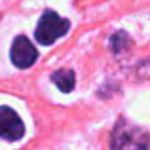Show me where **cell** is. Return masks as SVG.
I'll return each mask as SVG.
<instances>
[{"label": "cell", "mask_w": 150, "mask_h": 150, "mask_svg": "<svg viewBox=\"0 0 150 150\" xmlns=\"http://www.w3.org/2000/svg\"><path fill=\"white\" fill-rule=\"evenodd\" d=\"M10 59L17 69H29L38 59V51L27 36H17L13 40V44H11Z\"/></svg>", "instance_id": "obj_4"}, {"label": "cell", "mask_w": 150, "mask_h": 150, "mask_svg": "<svg viewBox=\"0 0 150 150\" xmlns=\"http://www.w3.org/2000/svg\"><path fill=\"white\" fill-rule=\"evenodd\" d=\"M70 29V21L65 17H61L55 11H44L36 25V30H34V36L40 42L42 46H51L57 38L65 36Z\"/></svg>", "instance_id": "obj_2"}, {"label": "cell", "mask_w": 150, "mask_h": 150, "mask_svg": "<svg viewBox=\"0 0 150 150\" xmlns=\"http://www.w3.org/2000/svg\"><path fill=\"white\" fill-rule=\"evenodd\" d=\"M150 135L144 127L127 120H118L110 137V150H148Z\"/></svg>", "instance_id": "obj_1"}, {"label": "cell", "mask_w": 150, "mask_h": 150, "mask_svg": "<svg viewBox=\"0 0 150 150\" xmlns=\"http://www.w3.org/2000/svg\"><path fill=\"white\" fill-rule=\"evenodd\" d=\"M25 135V125L19 114L10 106H0V139L19 141Z\"/></svg>", "instance_id": "obj_3"}, {"label": "cell", "mask_w": 150, "mask_h": 150, "mask_svg": "<svg viewBox=\"0 0 150 150\" xmlns=\"http://www.w3.org/2000/svg\"><path fill=\"white\" fill-rule=\"evenodd\" d=\"M51 82L61 89L63 93H70L76 86V76H74V70L70 69H59L51 74Z\"/></svg>", "instance_id": "obj_5"}]
</instances>
